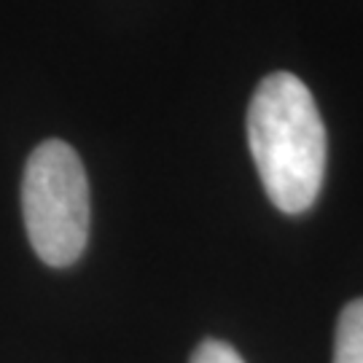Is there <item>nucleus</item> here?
<instances>
[{"instance_id": "obj_2", "label": "nucleus", "mask_w": 363, "mask_h": 363, "mask_svg": "<svg viewBox=\"0 0 363 363\" xmlns=\"http://www.w3.org/2000/svg\"><path fill=\"white\" fill-rule=\"evenodd\" d=\"M22 213L30 245L43 264L70 267L89 240V181L62 140L40 143L27 159Z\"/></svg>"}, {"instance_id": "obj_3", "label": "nucleus", "mask_w": 363, "mask_h": 363, "mask_svg": "<svg viewBox=\"0 0 363 363\" xmlns=\"http://www.w3.org/2000/svg\"><path fill=\"white\" fill-rule=\"evenodd\" d=\"M334 363H363V298L350 301L339 315Z\"/></svg>"}, {"instance_id": "obj_1", "label": "nucleus", "mask_w": 363, "mask_h": 363, "mask_svg": "<svg viewBox=\"0 0 363 363\" xmlns=\"http://www.w3.org/2000/svg\"><path fill=\"white\" fill-rule=\"evenodd\" d=\"M247 143L274 208L296 216L315 205L325 175V127L301 78L280 70L256 86Z\"/></svg>"}, {"instance_id": "obj_4", "label": "nucleus", "mask_w": 363, "mask_h": 363, "mask_svg": "<svg viewBox=\"0 0 363 363\" xmlns=\"http://www.w3.org/2000/svg\"><path fill=\"white\" fill-rule=\"evenodd\" d=\"M191 363H245L242 355L234 350L232 345L220 339H205L191 355Z\"/></svg>"}]
</instances>
